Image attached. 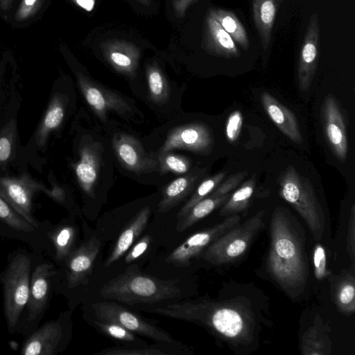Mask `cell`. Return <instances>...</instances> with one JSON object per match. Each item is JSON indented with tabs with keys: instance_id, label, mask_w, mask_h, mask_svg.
Wrapping results in <instances>:
<instances>
[{
	"instance_id": "40",
	"label": "cell",
	"mask_w": 355,
	"mask_h": 355,
	"mask_svg": "<svg viewBox=\"0 0 355 355\" xmlns=\"http://www.w3.org/2000/svg\"><path fill=\"white\" fill-rule=\"evenodd\" d=\"M243 125V116L239 110H235L229 116L225 128L226 137L230 143L235 142L240 135Z\"/></svg>"
},
{
	"instance_id": "21",
	"label": "cell",
	"mask_w": 355,
	"mask_h": 355,
	"mask_svg": "<svg viewBox=\"0 0 355 355\" xmlns=\"http://www.w3.org/2000/svg\"><path fill=\"white\" fill-rule=\"evenodd\" d=\"M261 101L265 111L280 131L294 143L302 144L303 138L294 113L268 92L261 94Z\"/></svg>"
},
{
	"instance_id": "48",
	"label": "cell",
	"mask_w": 355,
	"mask_h": 355,
	"mask_svg": "<svg viewBox=\"0 0 355 355\" xmlns=\"http://www.w3.org/2000/svg\"><path fill=\"white\" fill-rule=\"evenodd\" d=\"M14 0H0V9L8 10L12 6Z\"/></svg>"
},
{
	"instance_id": "27",
	"label": "cell",
	"mask_w": 355,
	"mask_h": 355,
	"mask_svg": "<svg viewBox=\"0 0 355 355\" xmlns=\"http://www.w3.org/2000/svg\"><path fill=\"white\" fill-rule=\"evenodd\" d=\"M279 0H252L254 24L264 50L270 43Z\"/></svg>"
},
{
	"instance_id": "45",
	"label": "cell",
	"mask_w": 355,
	"mask_h": 355,
	"mask_svg": "<svg viewBox=\"0 0 355 355\" xmlns=\"http://www.w3.org/2000/svg\"><path fill=\"white\" fill-rule=\"evenodd\" d=\"M195 0H173V7L178 17H182L187 8Z\"/></svg>"
},
{
	"instance_id": "49",
	"label": "cell",
	"mask_w": 355,
	"mask_h": 355,
	"mask_svg": "<svg viewBox=\"0 0 355 355\" xmlns=\"http://www.w3.org/2000/svg\"><path fill=\"white\" fill-rule=\"evenodd\" d=\"M144 6H149L150 4V0H137Z\"/></svg>"
},
{
	"instance_id": "14",
	"label": "cell",
	"mask_w": 355,
	"mask_h": 355,
	"mask_svg": "<svg viewBox=\"0 0 355 355\" xmlns=\"http://www.w3.org/2000/svg\"><path fill=\"white\" fill-rule=\"evenodd\" d=\"M77 81L87 103L102 121L107 119L110 111L124 116L130 114V105L119 94L97 84L82 73L77 74Z\"/></svg>"
},
{
	"instance_id": "3",
	"label": "cell",
	"mask_w": 355,
	"mask_h": 355,
	"mask_svg": "<svg viewBox=\"0 0 355 355\" xmlns=\"http://www.w3.org/2000/svg\"><path fill=\"white\" fill-rule=\"evenodd\" d=\"M37 253L24 248L10 252L0 274L3 309L9 334L19 332L27 306L31 278Z\"/></svg>"
},
{
	"instance_id": "25",
	"label": "cell",
	"mask_w": 355,
	"mask_h": 355,
	"mask_svg": "<svg viewBox=\"0 0 355 355\" xmlns=\"http://www.w3.org/2000/svg\"><path fill=\"white\" fill-rule=\"evenodd\" d=\"M201 171H195L170 182L163 190L158 206L160 213H165L182 202L192 191L196 183L202 176Z\"/></svg>"
},
{
	"instance_id": "7",
	"label": "cell",
	"mask_w": 355,
	"mask_h": 355,
	"mask_svg": "<svg viewBox=\"0 0 355 355\" xmlns=\"http://www.w3.org/2000/svg\"><path fill=\"white\" fill-rule=\"evenodd\" d=\"M264 211L227 230L202 252L203 259L214 265L232 263L241 257L263 226Z\"/></svg>"
},
{
	"instance_id": "13",
	"label": "cell",
	"mask_w": 355,
	"mask_h": 355,
	"mask_svg": "<svg viewBox=\"0 0 355 355\" xmlns=\"http://www.w3.org/2000/svg\"><path fill=\"white\" fill-rule=\"evenodd\" d=\"M240 219L239 215L233 214L209 228L191 235L170 253L166 261L177 266L188 265L192 259L202 253L217 238L238 225Z\"/></svg>"
},
{
	"instance_id": "44",
	"label": "cell",
	"mask_w": 355,
	"mask_h": 355,
	"mask_svg": "<svg viewBox=\"0 0 355 355\" xmlns=\"http://www.w3.org/2000/svg\"><path fill=\"white\" fill-rule=\"evenodd\" d=\"M347 250L352 261L354 260L355 254V207L352 205L348 223L347 234Z\"/></svg>"
},
{
	"instance_id": "16",
	"label": "cell",
	"mask_w": 355,
	"mask_h": 355,
	"mask_svg": "<svg viewBox=\"0 0 355 355\" xmlns=\"http://www.w3.org/2000/svg\"><path fill=\"white\" fill-rule=\"evenodd\" d=\"M320 47L318 16L314 12L309 21L297 64V82L302 92H307L316 72Z\"/></svg>"
},
{
	"instance_id": "8",
	"label": "cell",
	"mask_w": 355,
	"mask_h": 355,
	"mask_svg": "<svg viewBox=\"0 0 355 355\" xmlns=\"http://www.w3.org/2000/svg\"><path fill=\"white\" fill-rule=\"evenodd\" d=\"M71 312H62L56 319L46 321L25 336L20 354L57 355L62 353L71 338Z\"/></svg>"
},
{
	"instance_id": "4",
	"label": "cell",
	"mask_w": 355,
	"mask_h": 355,
	"mask_svg": "<svg viewBox=\"0 0 355 355\" xmlns=\"http://www.w3.org/2000/svg\"><path fill=\"white\" fill-rule=\"evenodd\" d=\"M178 283V280H162L136 268H129L107 282L100 293L105 299L128 305L150 304L180 297Z\"/></svg>"
},
{
	"instance_id": "1",
	"label": "cell",
	"mask_w": 355,
	"mask_h": 355,
	"mask_svg": "<svg viewBox=\"0 0 355 355\" xmlns=\"http://www.w3.org/2000/svg\"><path fill=\"white\" fill-rule=\"evenodd\" d=\"M142 310L202 326L232 345L250 344L254 338V321L251 311L234 302L200 297Z\"/></svg>"
},
{
	"instance_id": "47",
	"label": "cell",
	"mask_w": 355,
	"mask_h": 355,
	"mask_svg": "<svg viewBox=\"0 0 355 355\" xmlns=\"http://www.w3.org/2000/svg\"><path fill=\"white\" fill-rule=\"evenodd\" d=\"M78 7L83 8V10L91 12L93 10L95 4L96 0H71Z\"/></svg>"
},
{
	"instance_id": "11",
	"label": "cell",
	"mask_w": 355,
	"mask_h": 355,
	"mask_svg": "<svg viewBox=\"0 0 355 355\" xmlns=\"http://www.w3.org/2000/svg\"><path fill=\"white\" fill-rule=\"evenodd\" d=\"M92 308L97 320L116 323L135 334L157 342L171 343L175 341L166 331L116 302H96Z\"/></svg>"
},
{
	"instance_id": "30",
	"label": "cell",
	"mask_w": 355,
	"mask_h": 355,
	"mask_svg": "<svg viewBox=\"0 0 355 355\" xmlns=\"http://www.w3.org/2000/svg\"><path fill=\"white\" fill-rule=\"evenodd\" d=\"M230 193L215 197L208 196L194 205L188 213L177 224V230L183 232L198 221L223 205L230 198Z\"/></svg>"
},
{
	"instance_id": "41",
	"label": "cell",
	"mask_w": 355,
	"mask_h": 355,
	"mask_svg": "<svg viewBox=\"0 0 355 355\" xmlns=\"http://www.w3.org/2000/svg\"><path fill=\"white\" fill-rule=\"evenodd\" d=\"M247 175L248 173L245 171L239 172L230 176L226 180L223 182L222 184H219L209 196L218 197L230 193L232 190L239 185Z\"/></svg>"
},
{
	"instance_id": "22",
	"label": "cell",
	"mask_w": 355,
	"mask_h": 355,
	"mask_svg": "<svg viewBox=\"0 0 355 355\" xmlns=\"http://www.w3.org/2000/svg\"><path fill=\"white\" fill-rule=\"evenodd\" d=\"M46 235L50 246L49 253L60 266L76 248L77 228L67 220L51 225Z\"/></svg>"
},
{
	"instance_id": "39",
	"label": "cell",
	"mask_w": 355,
	"mask_h": 355,
	"mask_svg": "<svg viewBox=\"0 0 355 355\" xmlns=\"http://www.w3.org/2000/svg\"><path fill=\"white\" fill-rule=\"evenodd\" d=\"M313 258L315 277L320 281L323 280L328 276L329 272L327 270L324 248L320 243L314 247Z\"/></svg>"
},
{
	"instance_id": "20",
	"label": "cell",
	"mask_w": 355,
	"mask_h": 355,
	"mask_svg": "<svg viewBox=\"0 0 355 355\" xmlns=\"http://www.w3.org/2000/svg\"><path fill=\"white\" fill-rule=\"evenodd\" d=\"M101 49L107 62L117 71L130 78L135 76L140 56L135 45L124 40H112L102 43Z\"/></svg>"
},
{
	"instance_id": "50",
	"label": "cell",
	"mask_w": 355,
	"mask_h": 355,
	"mask_svg": "<svg viewBox=\"0 0 355 355\" xmlns=\"http://www.w3.org/2000/svg\"><path fill=\"white\" fill-rule=\"evenodd\" d=\"M0 79H1V73H0Z\"/></svg>"
},
{
	"instance_id": "26",
	"label": "cell",
	"mask_w": 355,
	"mask_h": 355,
	"mask_svg": "<svg viewBox=\"0 0 355 355\" xmlns=\"http://www.w3.org/2000/svg\"><path fill=\"white\" fill-rule=\"evenodd\" d=\"M66 97L62 94H55L50 100L46 112L35 132V142L44 146L49 135L61 125L65 114Z\"/></svg>"
},
{
	"instance_id": "46",
	"label": "cell",
	"mask_w": 355,
	"mask_h": 355,
	"mask_svg": "<svg viewBox=\"0 0 355 355\" xmlns=\"http://www.w3.org/2000/svg\"><path fill=\"white\" fill-rule=\"evenodd\" d=\"M46 194L58 203L64 205L65 202V193L61 187L55 186L52 189H48Z\"/></svg>"
},
{
	"instance_id": "23",
	"label": "cell",
	"mask_w": 355,
	"mask_h": 355,
	"mask_svg": "<svg viewBox=\"0 0 355 355\" xmlns=\"http://www.w3.org/2000/svg\"><path fill=\"white\" fill-rule=\"evenodd\" d=\"M204 45L211 54L225 58H236L241 52L231 36L209 13L206 17Z\"/></svg>"
},
{
	"instance_id": "18",
	"label": "cell",
	"mask_w": 355,
	"mask_h": 355,
	"mask_svg": "<svg viewBox=\"0 0 355 355\" xmlns=\"http://www.w3.org/2000/svg\"><path fill=\"white\" fill-rule=\"evenodd\" d=\"M115 154L125 168L137 173L153 171L159 161L147 154L139 141L125 133H116L112 139Z\"/></svg>"
},
{
	"instance_id": "6",
	"label": "cell",
	"mask_w": 355,
	"mask_h": 355,
	"mask_svg": "<svg viewBox=\"0 0 355 355\" xmlns=\"http://www.w3.org/2000/svg\"><path fill=\"white\" fill-rule=\"evenodd\" d=\"M59 270L53 263L37 253L28 300L19 334L26 336L39 326L55 292Z\"/></svg>"
},
{
	"instance_id": "34",
	"label": "cell",
	"mask_w": 355,
	"mask_h": 355,
	"mask_svg": "<svg viewBox=\"0 0 355 355\" xmlns=\"http://www.w3.org/2000/svg\"><path fill=\"white\" fill-rule=\"evenodd\" d=\"M92 322L94 327L111 338L123 343H131L135 347L146 345L145 341L139 338L135 334L116 323L97 319Z\"/></svg>"
},
{
	"instance_id": "17",
	"label": "cell",
	"mask_w": 355,
	"mask_h": 355,
	"mask_svg": "<svg viewBox=\"0 0 355 355\" xmlns=\"http://www.w3.org/2000/svg\"><path fill=\"white\" fill-rule=\"evenodd\" d=\"M321 116L331 150L336 158L343 163L348 151L346 126L343 113L332 94L324 97L321 107Z\"/></svg>"
},
{
	"instance_id": "33",
	"label": "cell",
	"mask_w": 355,
	"mask_h": 355,
	"mask_svg": "<svg viewBox=\"0 0 355 355\" xmlns=\"http://www.w3.org/2000/svg\"><path fill=\"white\" fill-rule=\"evenodd\" d=\"M146 79L151 100L159 104L166 102L170 96V89L160 69L155 65L149 66L146 69Z\"/></svg>"
},
{
	"instance_id": "32",
	"label": "cell",
	"mask_w": 355,
	"mask_h": 355,
	"mask_svg": "<svg viewBox=\"0 0 355 355\" xmlns=\"http://www.w3.org/2000/svg\"><path fill=\"white\" fill-rule=\"evenodd\" d=\"M256 180L253 175L249 180L243 184L236 191L230 195L227 200L223 205L219 214L229 216L237 214L247 209L250 200L255 188Z\"/></svg>"
},
{
	"instance_id": "43",
	"label": "cell",
	"mask_w": 355,
	"mask_h": 355,
	"mask_svg": "<svg viewBox=\"0 0 355 355\" xmlns=\"http://www.w3.org/2000/svg\"><path fill=\"white\" fill-rule=\"evenodd\" d=\"M151 238L149 235L141 237L130 250L127 252L125 257L126 263H131L140 257L147 250Z\"/></svg>"
},
{
	"instance_id": "36",
	"label": "cell",
	"mask_w": 355,
	"mask_h": 355,
	"mask_svg": "<svg viewBox=\"0 0 355 355\" xmlns=\"http://www.w3.org/2000/svg\"><path fill=\"white\" fill-rule=\"evenodd\" d=\"M16 135V122L15 119H12L0 131V166H5L11 160Z\"/></svg>"
},
{
	"instance_id": "28",
	"label": "cell",
	"mask_w": 355,
	"mask_h": 355,
	"mask_svg": "<svg viewBox=\"0 0 355 355\" xmlns=\"http://www.w3.org/2000/svg\"><path fill=\"white\" fill-rule=\"evenodd\" d=\"M300 350L304 355H328L331 354V343L327 328L315 321L302 336Z\"/></svg>"
},
{
	"instance_id": "12",
	"label": "cell",
	"mask_w": 355,
	"mask_h": 355,
	"mask_svg": "<svg viewBox=\"0 0 355 355\" xmlns=\"http://www.w3.org/2000/svg\"><path fill=\"white\" fill-rule=\"evenodd\" d=\"M48 189L34 180L27 173L19 177H0V196L22 217L34 224H40L33 213V200L37 191Z\"/></svg>"
},
{
	"instance_id": "19",
	"label": "cell",
	"mask_w": 355,
	"mask_h": 355,
	"mask_svg": "<svg viewBox=\"0 0 355 355\" xmlns=\"http://www.w3.org/2000/svg\"><path fill=\"white\" fill-rule=\"evenodd\" d=\"M101 146L98 143H87L80 148L79 159L73 164L78 184L83 191L93 196L100 171Z\"/></svg>"
},
{
	"instance_id": "5",
	"label": "cell",
	"mask_w": 355,
	"mask_h": 355,
	"mask_svg": "<svg viewBox=\"0 0 355 355\" xmlns=\"http://www.w3.org/2000/svg\"><path fill=\"white\" fill-rule=\"evenodd\" d=\"M280 196L303 218L313 236L320 240L324 230V215L310 180L294 167H287L279 178Z\"/></svg>"
},
{
	"instance_id": "9",
	"label": "cell",
	"mask_w": 355,
	"mask_h": 355,
	"mask_svg": "<svg viewBox=\"0 0 355 355\" xmlns=\"http://www.w3.org/2000/svg\"><path fill=\"white\" fill-rule=\"evenodd\" d=\"M51 225V223L47 221H42L38 225L29 222L0 196L1 236L24 243L36 253L49 252L50 246L46 233Z\"/></svg>"
},
{
	"instance_id": "24",
	"label": "cell",
	"mask_w": 355,
	"mask_h": 355,
	"mask_svg": "<svg viewBox=\"0 0 355 355\" xmlns=\"http://www.w3.org/2000/svg\"><path fill=\"white\" fill-rule=\"evenodd\" d=\"M150 214L149 207L142 208L121 232L112 250L105 260V267L112 265L130 248L146 226Z\"/></svg>"
},
{
	"instance_id": "38",
	"label": "cell",
	"mask_w": 355,
	"mask_h": 355,
	"mask_svg": "<svg viewBox=\"0 0 355 355\" xmlns=\"http://www.w3.org/2000/svg\"><path fill=\"white\" fill-rule=\"evenodd\" d=\"M161 348L146 346L114 347L105 349L97 354L101 355H164L171 354Z\"/></svg>"
},
{
	"instance_id": "15",
	"label": "cell",
	"mask_w": 355,
	"mask_h": 355,
	"mask_svg": "<svg viewBox=\"0 0 355 355\" xmlns=\"http://www.w3.org/2000/svg\"><path fill=\"white\" fill-rule=\"evenodd\" d=\"M213 145V135L207 125L200 123L186 124L169 132L159 155L173 149H185L196 153L208 154Z\"/></svg>"
},
{
	"instance_id": "29",
	"label": "cell",
	"mask_w": 355,
	"mask_h": 355,
	"mask_svg": "<svg viewBox=\"0 0 355 355\" xmlns=\"http://www.w3.org/2000/svg\"><path fill=\"white\" fill-rule=\"evenodd\" d=\"M333 298L338 310L349 315L355 311V279L353 273L345 270L334 285Z\"/></svg>"
},
{
	"instance_id": "37",
	"label": "cell",
	"mask_w": 355,
	"mask_h": 355,
	"mask_svg": "<svg viewBox=\"0 0 355 355\" xmlns=\"http://www.w3.org/2000/svg\"><path fill=\"white\" fill-rule=\"evenodd\" d=\"M158 161L162 173L170 171L176 174H184L191 167V163L187 157L169 152L159 155Z\"/></svg>"
},
{
	"instance_id": "35",
	"label": "cell",
	"mask_w": 355,
	"mask_h": 355,
	"mask_svg": "<svg viewBox=\"0 0 355 355\" xmlns=\"http://www.w3.org/2000/svg\"><path fill=\"white\" fill-rule=\"evenodd\" d=\"M225 176V173L220 172L202 182L196 192L178 212V220L182 219L198 202L207 197L222 182Z\"/></svg>"
},
{
	"instance_id": "31",
	"label": "cell",
	"mask_w": 355,
	"mask_h": 355,
	"mask_svg": "<svg viewBox=\"0 0 355 355\" xmlns=\"http://www.w3.org/2000/svg\"><path fill=\"white\" fill-rule=\"evenodd\" d=\"M209 14L213 17L243 49L249 48V40L245 28L235 14L223 9H211Z\"/></svg>"
},
{
	"instance_id": "2",
	"label": "cell",
	"mask_w": 355,
	"mask_h": 355,
	"mask_svg": "<svg viewBox=\"0 0 355 355\" xmlns=\"http://www.w3.org/2000/svg\"><path fill=\"white\" fill-rule=\"evenodd\" d=\"M268 268L288 293H300L308 277V266L297 232L284 209H275L270 220Z\"/></svg>"
},
{
	"instance_id": "42",
	"label": "cell",
	"mask_w": 355,
	"mask_h": 355,
	"mask_svg": "<svg viewBox=\"0 0 355 355\" xmlns=\"http://www.w3.org/2000/svg\"><path fill=\"white\" fill-rule=\"evenodd\" d=\"M40 2V0H22L15 15L16 21H22L33 15L39 8Z\"/></svg>"
},
{
	"instance_id": "10",
	"label": "cell",
	"mask_w": 355,
	"mask_h": 355,
	"mask_svg": "<svg viewBox=\"0 0 355 355\" xmlns=\"http://www.w3.org/2000/svg\"><path fill=\"white\" fill-rule=\"evenodd\" d=\"M100 248L95 236L76 247L60 266L55 292H69L86 283Z\"/></svg>"
}]
</instances>
